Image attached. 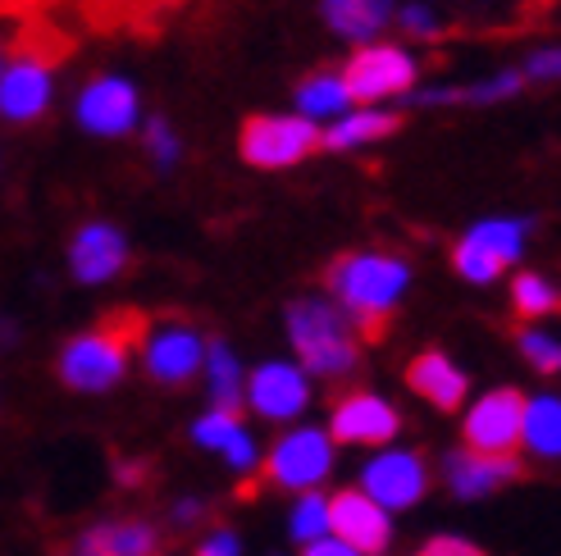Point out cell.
Masks as SVG:
<instances>
[{
    "label": "cell",
    "mask_w": 561,
    "mask_h": 556,
    "mask_svg": "<svg viewBox=\"0 0 561 556\" xmlns=\"http://www.w3.org/2000/svg\"><path fill=\"white\" fill-rule=\"evenodd\" d=\"M147 315L142 311H115L105 315L92 333H82L73 338L60 356V379L78 393H105V387H115L124 379V366L133 347L147 338Z\"/></svg>",
    "instance_id": "6da1fadb"
},
{
    "label": "cell",
    "mask_w": 561,
    "mask_h": 556,
    "mask_svg": "<svg viewBox=\"0 0 561 556\" xmlns=\"http://www.w3.org/2000/svg\"><path fill=\"white\" fill-rule=\"evenodd\" d=\"M329 288L343 297V305L356 315L360 338L379 343L388 333L392 305L407 288V265L392 256H343L329 269Z\"/></svg>",
    "instance_id": "7a4b0ae2"
},
{
    "label": "cell",
    "mask_w": 561,
    "mask_h": 556,
    "mask_svg": "<svg viewBox=\"0 0 561 556\" xmlns=\"http://www.w3.org/2000/svg\"><path fill=\"white\" fill-rule=\"evenodd\" d=\"M69 42L50 27H23V37L14 42V65L0 73V115L27 124L37 119L50 101V65L65 60Z\"/></svg>",
    "instance_id": "3957f363"
},
{
    "label": "cell",
    "mask_w": 561,
    "mask_h": 556,
    "mask_svg": "<svg viewBox=\"0 0 561 556\" xmlns=\"http://www.w3.org/2000/svg\"><path fill=\"white\" fill-rule=\"evenodd\" d=\"M288 328H293V343L306 360V370L347 374L356 366V338L347 320L329 301H297L288 311Z\"/></svg>",
    "instance_id": "277c9868"
},
{
    "label": "cell",
    "mask_w": 561,
    "mask_h": 556,
    "mask_svg": "<svg viewBox=\"0 0 561 556\" xmlns=\"http://www.w3.org/2000/svg\"><path fill=\"white\" fill-rule=\"evenodd\" d=\"M320 147L324 132L297 115H256L242 124V155L261 170H288V164L316 155Z\"/></svg>",
    "instance_id": "5b68a950"
},
{
    "label": "cell",
    "mask_w": 561,
    "mask_h": 556,
    "mask_svg": "<svg viewBox=\"0 0 561 556\" xmlns=\"http://www.w3.org/2000/svg\"><path fill=\"white\" fill-rule=\"evenodd\" d=\"M520 415H525V397L516 387H497V393L480 397L466 415V452L512 456V448L520 442Z\"/></svg>",
    "instance_id": "8992f818"
},
{
    "label": "cell",
    "mask_w": 561,
    "mask_h": 556,
    "mask_svg": "<svg viewBox=\"0 0 561 556\" xmlns=\"http://www.w3.org/2000/svg\"><path fill=\"white\" fill-rule=\"evenodd\" d=\"M333 470V442L320 429H297L274 442V452L265 461V475L284 488H316Z\"/></svg>",
    "instance_id": "52a82bcc"
},
{
    "label": "cell",
    "mask_w": 561,
    "mask_h": 556,
    "mask_svg": "<svg viewBox=\"0 0 561 556\" xmlns=\"http://www.w3.org/2000/svg\"><path fill=\"white\" fill-rule=\"evenodd\" d=\"M415 82V65L398 46H366L352 55V65L343 69V92L347 101H383V96H398Z\"/></svg>",
    "instance_id": "ba28073f"
},
{
    "label": "cell",
    "mask_w": 561,
    "mask_h": 556,
    "mask_svg": "<svg viewBox=\"0 0 561 556\" xmlns=\"http://www.w3.org/2000/svg\"><path fill=\"white\" fill-rule=\"evenodd\" d=\"M375 507H383V511H407V507H415L420 497L430 493V470H425V461H420L415 452H383V456H375L370 465H366V479H360Z\"/></svg>",
    "instance_id": "9c48e42d"
},
{
    "label": "cell",
    "mask_w": 561,
    "mask_h": 556,
    "mask_svg": "<svg viewBox=\"0 0 561 556\" xmlns=\"http://www.w3.org/2000/svg\"><path fill=\"white\" fill-rule=\"evenodd\" d=\"M202 360H206V343H202V333H196L192 324L170 320V324H160L156 333H147V374L156 383L179 387V383H187L196 370H202Z\"/></svg>",
    "instance_id": "30bf717a"
},
{
    "label": "cell",
    "mask_w": 561,
    "mask_h": 556,
    "mask_svg": "<svg viewBox=\"0 0 561 556\" xmlns=\"http://www.w3.org/2000/svg\"><path fill=\"white\" fill-rule=\"evenodd\" d=\"M329 530L339 543H347L356 556H375L388 547L392 538V524H388V511L375 507L360 488H347L329 502Z\"/></svg>",
    "instance_id": "8fae6325"
},
{
    "label": "cell",
    "mask_w": 561,
    "mask_h": 556,
    "mask_svg": "<svg viewBox=\"0 0 561 556\" xmlns=\"http://www.w3.org/2000/svg\"><path fill=\"white\" fill-rule=\"evenodd\" d=\"M516 252H520V224H512V219H489V224L461 238L453 260L470 283H493V278L516 260Z\"/></svg>",
    "instance_id": "7c38bea8"
},
{
    "label": "cell",
    "mask_w": 561,
    "mask_h": 556,
    "mask_svg": "<svg viewBox=\"0 0 561 556\" xmlns=\"http://www.w3.org/2000/svg\"><path fill=\"white\" fill-rule=\"evenodd\" d=\"M402 420L383 397L352 393L333 406V442H352V448H379V442L398 438Z\"/></svg>",
    "instance_id": "4fadbf2b"
},
{
    "label": "cell",
    "mask_w": 561,
    "mask_h": 556,
    "mask_svg": "<svg viewBox=\"0 0 561 556\" xmlns=\"http://www.w3.org/2000/svg\"><path fill=\"white\" fill-rule=\"evenodd\" d=\"M247 402L256 406L265 420H293V415H301L306 402H311V387H306L301 370L274 360V366H261L247 379Z\"/></svg>",
    "instance_id": "5bb4252c"
},
{
    "label": "cell",
    "mask_w": 561,
    "mask_h": 556,
    "mask_svg": "<svg viewBox=\"0 0 561 556\" xmlns=\"http://www.w3.org/2000/svg\"><path fill=\"white\" fill-rule=\"evenodd\" d=\"M78 119L92 132H105V137L128 132L133 119H137V92L124 78H92L88 92H82V101H78Z\"/></svg>",
    "instance_id": "9a60e30c"
},
{
    "label": "cell",
    "mask_w": 561,
    "mask_h": 556,
    "mask_svg": "<svg viewBox=\"0 0 561 556\" xmlns=\"http://www.w3.org/2000/svg\"><path fill=\"white\" fill-rule=\"evenodd\" d=\"M407 383H411V393H420L438 410H457L466 402V387H470L466 374L443 351H420L407 366Z\"/></svg>",
    "instance_id": "2e32d148"
},
{
    "label": "cell",
    "mask_w": 561,
    "mask_h": 556,
    "mask_svg": "<svg viewBox=\"0 0 561 556\" xmlns=\"http://www.w3.org/2000/svg\"><path fill=\"white\" fill-rule=\"evenodd\" d=\"M124 260H128V246L110 224H88L73 238V274L82 283H105V278H115L124 269Z\"/></svg>",
    "instance_id": "e0dca14e"
},
{
    "label": "cell",
    "mask_w": 561,
    "mask_h": 556,
    "mask_svg": "<svg viewBox=\"0 0 561 556\" xmlns=\"http://www.w3.org/2000/svg\"><path fill=\"white\" fill-rule=\"evenodd\" d=\"M447 479L461 497H480L493 493L497 484L520 479V461L516 456H484V452H457L453 465H447Z\"/></svg>",
    "instance_id": "ac0fdd59"
},
{
    "label": "cell",
    "mask_w": 561,
    "mask_h": 556,
    "mask_svg": "<svg viewBox=\"0 0 561 556\" xmlns=\"http://www.w3.org/2000/svg\"><path fill=\"white\" fill-rule=\"evenodd\" d=\"M520 442L535 456L552 461L561 452V406L557 397H535L525 402V415H520Z\"/></svg>",
    "instance_id": "d6986e66"
},
{
    "label": "cell",
    "mask_w": 561,
    "mask_h": 556,
    "mask_svg": "<svg viewBox=\"0 0 561 556\" xmlns=\"http://www.w3.org/2000/svg\"><path fill=\"white\" fill-rule=\"evenodd\" d=\"M324 19L343 37H375L388 19V0H324Z\"/></svg>",
    "instance_id": "ffe728a7"
},
{
    "label": "cell",
    "mask_w": 561,
    "mask_h": 556,
    "mask_svg": "<svg viewBox=\"0 0 561 556\" xmlns=\"http://www.w3.org/2000/svg\"><path fill=\"white\" fill-rule=\"evenodd\" d=\"M402 119L398 115H375V109H356V115L339 119L329 132H324V147L333 151H347V147H360V142H375V137H388V132H398Z\"/></svg>",
    "instance_id": "44dd1931"
},
{
    "label": "cell",
    "mask_w": 561,
    "mask_h": 556,
    "mask_svg": "<svg viewBox=\"0 0 561 556\" xmlns=\"http://www.w3.org/2000/svg\"><path fill=\"white\" fill-rule=\"evenodd\" d=\"M88 547H92L88 556H151L156 552V534L147 530V524H137V520L101 524Z\"/></svg>",
    "instance_id": "7402d4cb"
},
{
    "label": "cell",
    "mask_w": 561,
    "mask_h": 556,
    "mask_svg": "<svg viewBox=\"0 0 561 556\" xmlns=\"http://www.w3.org/2000/svg\"><path fill=\"white\" fill-rule=\"evenodd\" d=\"M210 397H215V410H233L238 415V402H242V370L233 351L215 343L210 347Z\"/></svg>",
    "instance_id": "603a6c76"
},
{
    "label": "cell",
    "mask_w": 561,
    "mask_h": 556,
    "mask_svg": "<svg viewBox=\"0 0 561 556\" xmlns=\"http://www.w3.org/2000/svg\"><path fill=\"white\" fill-rule=\"evenodd\" d=\"M297 101H301L306 115H333V109L347 105L343 78H339V73H316V78H306L301 92H297Z\"/></svg>",
    "instance_id": "cb8c5ba5"
},
{
    "label": "cell",
    "mask_w": 561,
    "mask_h": 556,
    "mask_svg": "<svg viewBox=\"0 0 561 556\" xmlns=\"http://www.w3.org/2000/svg\"><path fill=\"white\" fill-rule=\"evenodd\" d=\"M512 301H516L520 320H543V315L557 311V292H552V283H543L539 274H520L516 288H512Z\"/></svg>",
    "instance_id": "d4e9b609"
},
{
    "label": "cell",
    "mask_w": 561,
    "mask_h": 556,
    "mask_svg": "<svg viewBox=\"0 0 561 556\" xmlns=\"http://www.w3.org/2000/svg\"><path fill=\"white\" fill-rule=\"evenodd\" d=\"M96 23H147L156 10L174 5V0H82Z\"/></svg>",
    "instance_id": "484cf974"
},
{
    "label": "cell",
    "mask_w": 561,
    "mask_h": 556,
    "mask_svg": "<svg viewBox=\"0 0 561 556\" xmlns=\"http://www.w3.org/2000/svg\"><path fill=\"white\" fill-rule=\"evenodd\" d=\"M293 534L306 538V543H316V538H329V502L324 497H301V507L293 516Z\"/></svg>",
    "instance_id": "4316f807"
},
{
    "label": "cell",
    "mask_w": 561,
    "mask_h": 556,
    "mask_svg": "<svg viewBox=\"0 0 561 556\" xmlns=\"http://www.w3.org/2000/svg\"><path fill=\"white\" fill-rule=\"evenodd\" d=\"M238 429H242V425H238L233 410H210L206 420L196 425V442H202V448H219V452H224V442H229Z\"/></svg>",
    "instance_id": "83f0119b"
},
{
    "label": "cell",
    "mask_w": 561,
    "mask_h": 556,
    "mask_svg": "<svg viewBox=\"0 0 561 556\" xmlns=\"http://www.w3.org/2000/svg\"><path fill=\"white\" fill-rule=\"evenodd\" d=\"M520 351L529 356V366L543 370V374H552V370L561 366L557 343H552V338H543V333H520Z\"/></svg>",
    "instance_id": "f1b7e54d"
},
{
    "label": "cell",
    "mask_w": 561,
    "mask_h": 556,
    "mask_svg": "<svg viewBox=\"0 0 561 556\" xmlns=\"http://www.w3.org/2000/svg\"><path fill=\"white\" fill-rule=\"evenodd\" d=\"M224 456H229V465H238V470H251V465H256V448H251L247 429H238L229 442H224Z\"/></svg>",
    "instance_id": "f546056e"
},
{
    "label": "cell",
    "mask_w": 561,
    "mask_h": 556,
    "mask_svg": "<svg viewBox=\"0 0 561 556\" xmlns=\"http://www.w3.org/2000/svg\"><path fill=\"white\" fill-rule=\"evenodd\" d=\"M420 556H484V552L466 538H434V543L420 547Z\"/></svg>",
    "instance_id": "4dcf8cb0"
},
{
    "label": "cell",
    "mask_w": 561,
    "mask_h": 556,
    "mask_svg": "<svg viewBox=\"0 0 561 556\" xmlns=\"http://www.w3.org/2000/svg\"><path fill=\"white\" fill-rule=\"evenodd\" d=\"M196 556H238V538L233 534H215L210 543L196 547Z\"/></svg>",
    "instance_id": "1f68e13d"
},
{
    "label": "cell",
    "mask_w": 561,
    "mask_h": 556,
    "mask_svg": "<svg viewBox=\"0 0 561 556\" xmlns=\"http://www.w3.org/2000/svg\"><path fill=\"white\" fill-rule=\"evenodd\" d=\"M306 556H356V552L339 538H316V543H306Z\"/></svg>",
    "instance_id": "d6a6232c"
},
{
    "label": "cell",
    "mask_w": 561,
    "mask_h": 556,
    "mask_svg": "<svg viewBox=\"0 0 561 556\" xmlns=\"http://www.w3.org/2000/svg\"><path fill=\"white\" fill-rule=\"evenodd\" d=\"M151 142H156V155L160 160L174 155V137H170V128H164V124H151Z\"/></svg>",
    "instance_id": "836d02e7"
},
{
    "label": "cell",
    "mask_w": 561,
    "mask_h": 556,
    "mask_svg": "<svg viewBox=\"0 0 561 556\" xmlns=\"http://www.w3.org/2000/svg\"><path fill=\"white\" fill-rule=\"evenodd\" d=\"M402 23L411 27V33H420V37H434V23H430V14H425V10H407V14H402Z\"/></svg>",
    "instance_id": "e575fe53"
},
{
    "label": "cell",
    "mask_w": 561,
    "mask_h": 556,
    "mask_svg": "<svg viewBox=\"0 0 561 556\" xmlns=\"http://www.w3.org/2000/svg\"><path fill=\"white\" fill-rule=\"evenodd\" d=\"M529 69H535V78H552V73H557V50L535 55V65H529Z\"/></svg>",
    "instance_id": "d590c367"
},
{
    "label": "cell",
    "mask_w": 561,
    "mask_h": 556,
    "mask_svg": "<svg viewBox=\"0 0 561 556\" xmlns=\"http://www.w3.org/2000/svg\"><path fill=\"white\" fill-rule=\"evenodd\" d=\"M0 73H5V50H0Z\"/></svg>",
    "instance_id": "8d00e7d4"
}]
</instances>
